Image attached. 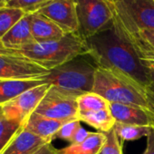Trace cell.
<instances>
[{
  "label": "cell",
  "instance_id": "6da1fadb",
  "mask_svg": "<svg viewBox=\"0 0 154 154\" xmlns=\"http://www.w3.org/2000/svg\"><path fill=\"white\" fill-rule=\"evenodd\" d=\"M88 53L98 67L122 74L144 88L149 85V69L114 20L106 29L86 39Z\"/></svg>",
  "mask_w": 154,
  "mask_h": 154
},
{
  "label": "cell",
  "instance_id": "5b68a950",
  "mask_svg": "<svg viewBox=\"0 0 154 154\" xmlns=\"http://www.w3.org/2000/svg\"><path fill=\"white\" fill-rule=\"evenodd\" d=\"M78 34L87 39L109 27L114 13L108 0H75Z\"/></svg>",
  "mask_w": 154,
  "mask_h": 154
},
{
  "label": "cell",
  "instance_id": "ffe728a7",
  "mask_svg": "<svg viewBox=\"0 0 154 154\" xmlns=\"http://www.w3.org/2000/svg\"><path fill=\"white\" fill-rule=\"evenodd\" d=\"M78 103V115L110 108V103L95 93L85 94L77 98Z\"/></svg>",
  "mask_w": 154,
  "mask_h": 154
},
{
  "label": "cell",
  "instance_id": "4316f807",
  "mask_svg": "<svg viewBox=\"0 0 154 154\" xmlns=\"http://www.w3.org/2000/svg\"><path fill=\"white\" fill-rule=\"evenodd\" d=\"M141 63L148 69H154V52L146 50H135Z\"/></svg>",
  "mask_w": 154,
  "mask_h": 154
},
{
  "label": "cell",
  "instance_id": "d4e9b609",
  "mask_svg": "<svg viewBox=\"0 0 154 154\" xmlns=\"http://www.w3.org/2000/svg\"><path fill=\"white\" fill-rule=\"evenodd\" d=\"M106 141L99 154H123L122 143L114 128L109 132H106Z\"/></svg>",
  "mask_w": 154,
  "mask_h": 154
},
{
  "label": "cell",
  "instance_id": "1f68e13d",
  "mask_svg": "<svg viewBox=\"0 0 154 154\" xmlns=\"http://www.w3.org/2000/svg\"><path fill=\"white\" fill-rule=\"evenodd\" d=\"M10 0H0V7H5L8 2H9Z\"/></svg>",
  "mask_w": 154,
  "mask_h": 154
},
{
  "label": "cell",
  "instance_id": "7c38bea8",
  "mask_svg": "<svg viewBox=\"0 0 154 154\" xmlns=\"http://www.w3.org/2000/svg\"><path fill=\"white\" fill-rule=\"evenodd\" d=\"M35 43L31 32V17L26 14L0 40V48L17 50Z\"/></svg>",
  "mask_w": 154,
  "mask_h": 154
},
{
  "label": "cell",
  "instance_id": "f546056e",
  "mask_svg": "<svg viewBox=\"0 0 154 154\" xmlns=\"http://www.w3.org/2000/svg\"><path fill=\"white\" fill-rule=\"evenodd\" d=\"M58 151H59V149H55L50 142V143H46L45 145H44L34 154H57Z\"/></svg>",
  "mask_w": 154,
  "mask_h": 154
},
{
  "label": "cell",
  "instance_id": "30bf717a",
  "mask_svg": "<svg viewBox=\"0 0 154 154\" xmlns=\"http://www.w3.org/2000/svg\"><path fill=\"white\" fill-rule=\"evenodd\" d=\"M36 12L55 23L66 35L78 33L75 0H53Z\"/></svg>",
  "mask_w": 154,
  "mask_h": 154
},
{
  "label": "cell",
  "instance_id": "cb8c5ba5",
  "mask_svg": "<svg viewBox=\"0 0 154 154\" xmlns=\"http://www.w3.org/2000/svg\"><path fill=\"white\" fill-rule=\"evenodd\" d=\"M53 0H10L6 7L19 8L26 14H33Z\"/></svg>",
  "mask_w": 154,
  "mask_h": 154
},
{
  "label": "cell",
  "instance_id": "277c9868",
  "mask_svg": "<svg viewBox=\"0 0 154 154\" xmlns=\"http://www.w3.org/2000/svg\"><path fill=\"white\" fill-rule=\"evenodd\" d=\"M93 93L101 95L110 103L150 109L144 88L122 74L102 67L96 70Z\"/></svg>",
  "mask_w": 154,
  "mask_h": 154
},
{
  "label": "cell",
  "instance_id": "ac0fdd59",
  "mask_svg": "<svg viewBox=\"0 0 154 154\" xmlns=\"http://www.w3.org/2000/svg\"><path fill=\"white\" fill-rule=\"evenodd\" d=\"M78 120L95 128L100 132L104 133L112 131L116 123L110 108L79 114Z\"/></svg>",
  "mask_w": 154,
  "mask_h": 154
},
{
  "label": "cell",
  "instance_id": "83f0119b",
  "mask_svg": "<svg viewBox=\"0 0 154 154\" xmlns=\"http://www.w3.org/2000/svg\"><path fill=\"white\" fill-rule=\"evenodd\" d=\"M90 132L91 131H89L85 130L84 127L80 126L79 129L76 131V132H75V134L72 140L71 144H79V143L83 142L89 136Z\"/></svg>",
  "mask_w": 154,
  "mask_h": 154
},
{
  "label": "cell",
  "instance_id": "d6a6232c",
  "mask_svg": "<svg viewBox=\"0 0 154 154\" xmlns=\"http://www.w3.org/2000/svg\"><path fill=\"white\" fill-rule=\"evenodd\" d=\"M57 154H63V153H61L60 151H58V153H57Z\"/></svg>",
  "mask_w": 154,
  "mask_h": 154
},
{
  "label": "cell",
  "instance_id": "44dd1931",
  "mask_svg": "<svg viewBox=\"0 0 154 154\" xmlns=\"http://www.w3.org/2000/svg\"><path fill=\"white\" fill-rule=\"evenodd\" d=\"M114 130L116 131L118 137L122 140L132 141L140 140L142 137H148L153 130V128L116 122Z\"/></svg>",
  "mask_w": 154,
  "mask_h": 154
},
{
  "label": "cell",
  "instance_id": "d6986e66",
  "mask_svg": "<svg viewBox=\"0 0 154 154\" xmlns=\"http://www.w3.org/2000/svg\"><path fill=\"white\" fill-rule=\"evenodd\" d=\"M115 22V21H114ZM115 24L131 43L135 50H146L154 52V29L153 28H143L138 30H126L122 28L116 22Z\"/></svg>",
  "mask_w": 154,
  "mask_h": 154
},
{
  "label": "cell",
  "instance_id": "836d02e7",
  "mask_svg": "<svg viewBox=\"0 0 154 154\" xmlns=\"http://www.w3.org/2000/svg\"><path fill=\"white\" fill-rule=\"evenodd\" d=\"M0 8H2V7H0Z\"/></svg>",
  "mask_w": 154,
  "mask_h": 154
},
{
  "label": "cell",
  "instance_id": "9a60e30c",
  "mask_svg": "<svg viewBox=\"0 0 154 154\" xmlns=\"http://www.w3.org/2000/svg\"><path fill=\"white\" fill-rule=\"evenodd\" d=\"M64 123L63 122L33 112L23 125V128L44 139L47 142H52V140L56 138V134Z\"/></svg>",
  "mask_w": 154,
  "mask_h": 154
},
{
  "label": "cell",
  "instance_id": "3957f363",
  "mask_svg": "<svg viewBox=\"0 0 154 154\" xmlns=\"http://www.w3.org/2000/svg\"><path fill=\"white\" fill-rule=\"evenodd\" d=\"M97 68L93 58L86 54L49 71L42 80L45 84L79 97L93 92Z\"/></svg>",
  "mask_w": 154,
  "mask_h": 154
},
{
  "label": "cell",
  "instance_id": "7a4b0ae2",
  "mask_svg": "<svg viewBox=\"0 0 154 154\" xmlns=\"http://www.w3.org/2000/svg\"><path fill=\"white\" fill-rule=\"evenodd\" d=\"M0 52L20 56L51 71L80 55L88 53L86 40L78 33L67 34L62 39L34 43L17 50L1 49Z\"/></svg>",
  "mask_w": 154,
  "mask_h": 154
},
{
  "label": "cell",
  "instance_id": "ba28073f",
  "mask_svg": "<svg viewBox=\"0 0 154 154\" xmlns=\"http://www.w3.org/2000/svg\"><path fill=\"white\" fill-rule=\"evenodd\" d=\"M50 86L49 84L38 85L24 92L8 103L0 105L3 116L7 120L16 122L23 126L30 115L35 112Z\"/></svg>",
  "mask_w": 154,
  "mask_h": 154
},
{
  "label": "cell",
  "instance_id": "7402d4cb",
  "mask_svg": "<svg viewBox=\"0 0 154 154\" xmlns=\"http://www.w3.org/2000/svg\"><path fill=\"white\" fill-rule=\"evenodd\" d=\"M26 15V13L19 8L6 6L0 8V40Z\"/></svg>",
  "mask_w": 154,
  "mask_h": 154
},
{
  "label": "cell",
  "instance_id": "52a82bcc",
  "mask_svg": "<svg viewBox=\"0 0 154 154\" xmlns=\"http://www.w3.org/2000/svg\"><path fill=\"white\" fill-rule=\"evenodd\" d=\"M77 98L51 85L35 112L63 122L78 120Z\"/></svg>",
  "mask_w": 154,
  "mask_h": 154
},
{
  "label": "cell",
  "instance_id": "9c48e42d",
  "mask_svg": "<svg viewBox=\"0 0 154 154\" xmlns=\"http://www.w3.org/2000/svg\"><path fill=\"white\" fill-rule=\"evenodd\" d=\"M48 72L28 59L0 52V80L41 79Z\"/></svg>",
  "mask_w": 154,
  "mask_h": 154
},
{
  "label": "cell",
  "instance_id": "f1b7e54d",
  "mask_svg": "<svg viewBox=\"0 0 154 154\" xmlns=\"http://www.w3.org/2000/svg\"><path fill=\"white\" fill-rule=\"evenodd\" d=\"M149 85L146 88L147 96L154 100V69H149Z\"/></svg>",
  "mask_w": 154,
  "mask_h": 154
},
{
  "label": "cell",
  "instance_id": "e0dca14e",
  "mask_svg": "<svg viewBox=\"0 0 154 154\" xmlns=\"http://www.w3.org/2000/svg\"><path fill=\"white\" fill-rule=\"evenodd\" d=\"M107 136L104 132H93L79 144H70L69 146L59 149L63 154H99L102 150Z\"/></svg>",
  "mask_w": 154,
  "mask_h": 154
},
{
  "label": "cell",
  "instance_id": "5bb4252c",
  "mask_svg": "<svg viewBox=\"0 0 154 154\" xmlns=\"http://www.w3.org/2000/svg\"><path fill=\"white\" fill-rule=\"evenodd\" d=\"M31 32L35 43H45L62 39L66 34L52 20L35 12L30 14Z\"/></svg>",
  "mask_w": 154,
  "mask_h": 154
},
{
  "label": "cell",
  "instance_id": "8992f818",
  "mask_svg": "<svg viewBox=\"0 0 154 154\" xmlns=\"http://www.w3.org/2000/svg\"><path fill=\"white\" fill-rule=\"evenodd\" d=\"M114 21L126 30L154 29V0H108Z\"/></svg>",
  "mask_w": 154,
  "mask_h": 154
},
{
  "label": "cell",
  "instance_id": "8fae6325",
  "mask_svg": "<svg viewBox=\"0 0 154 154\" xmlns=\"http://www.w3.org/2000/svg\"><path fill=\"white\" fill-rule=\"evenodd\" d=\"M110 110L116 122L154 129V112L150 109L122 103H111Z\"/></svg>",
  "mask_w": 154,
  "mask_h": 154
},
{
  "label": "cell",
  "instance_id": "484cf974",
  "mask_svg": "<svg viewBox=\"0 0 154 154\" xmlns=\"http://www.w3.org/2000/svg\"><path fill=\"white\" fill-rule=\"evenodd\" d=\"M80 126H81V122L79 120H74V121L65 122L61 127L58 133L56 134V138L72 142V140L76 131L79 129Z\"/></svg>",
  "mask_w": 154,
  "mask_h": 154
},
{
  "label": "cell",
  "instance_id": "4fadbf2b",
  "mask_svg": "<svg viewBox=\"0 0 154 154\" xmlns=\"http://www.w3.org/2000/svg\"><path fill=\"white\" fill-rule=\"evenodd\" d=\"M46 143L50 142L21 127L1 154H34Z\"/></svg>",
  "mask_w": 154,
  "mask_h": 154
},
{
  "label": "cell",
  "instance_id": "603a6c76",
  "mask_svg": "<svg viewBox=\"0 0 154 154\" xmlns=\"http://www.w3.org/2000/svg\"><path fill=\"white\" fill-rule=\"evenodd\" d=\"M21 127H23L21 124L3 117L0 122V154Z\"/></svg>",
  "mask_w": 154,
  "mask_h": 154
},
{
  "label": "cell",
  "instance_id": "2e32d148",
  "mask_svg": "<svg viewBox=\"0 0 154 154\" xmlns=\"http://www.w3.org/2000/svg\"><path fill=\"white\" fill-rule=\"evenodd\" d=\"M41 79L31 80H0V105L15 99L24 92L44 85Z\"/></svg>",
  "mask_w": 154,
  "mask_h": 154
},
{
  "label": "cell",
  "instance_id": "4dcf8cb0",
  "mask_svg": "<svg viewBox=\"0 0 154 154\" xmlns=\"http://www.w3.org/2000/svg\"><path fill=\"white\" fill-rule=\"evenodd\" d=\"M143 154H154V129L147 137V146Z\"/></svg>",
  "mask_w": 154,
  "mask_h": 154
}]
</instances>
